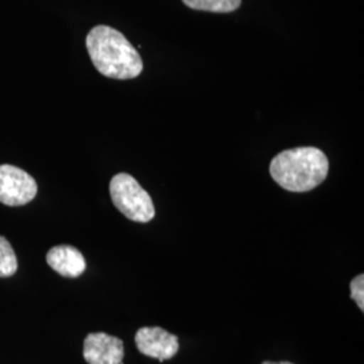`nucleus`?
I'll return each instance as SVG.
<instances>
[{"label":"nucleus","mask_w":364,"mask_h":364,"mask_svg":"<svg viewBox=\"0 0 364 364\" xmlns=\"http://www.w3.org/2000/svg\"><path fill=\"white\" fill-rule=\"evenodd\" d=\"M85 45L93 65L105 77L130 80L138 77L144 70L141 54L129 39L112 27H93Z\"/></svg>","instance_id":"1"},{"label":"nucleus","mask_w":364,"mask_h":364,"mask_svg":"<svg viewBox=\"0 0 364 364\" xmlns=\"http://www.w3.org/2000/svg\"><path fill=\"white\" fill-rule=\"evenodd\" d=\"M329 161L317 147L289 149L275 156L270 176L281 188L294 193L311 192L326 181Z\"/></svg>","instance_id":"2"},{"label":"nucleus","mask_w":364,"mask_h":364,"mask_svg":"<svg viewBox=\"0 0 364 364\" xmlns=\"http://www.w3.org/2000/svg\"><path fill=\"white\" fill-rule=\"evenodd\" d=\"M109 195L114 205L127 219L136 223H149L156 216L154 203L132 176L119 173L109 182Z\"/></svg>","instance_id":"3"},{"label":"nucleus","mask_w":364,"mask_h":364,"mask_svg":"<svg viewBox=\"0 0 364 364\" xmlns=\"http://www.w3.org/2000/svg\"><path fill=\"white\" fill-rule=\"evenodd\" d=\"M37 182L21 168L0 165V203L19 207L30 203L37 196Z\"/></svg>","instance_id":"4"},{"label":"nucleus","mask_w":364,"mask_h":364,"mask_svg":"<svg viewBox=\"0 0 364 364\" xmlns=\"http://www.w3.org/2000/svg\"><path fill=\"white\" fill-rule=\"evenodd\" d=\"M135 344L141 353L165 362L178 352V338L159 326H144L135 335Z\"/></svg>","instance_id":"5"},{"label":"nucleus","mask_w":364,"mask_h":364,"mask_svg":"<svg viewBox=\"0 0 364 364\" xmlns=\"http://www.w3.org/2000/svg\"><path fill=\"white\" fill-rule=\"evenodd\" d=\"M124 346L120 338L105 332L90 333L84 341V359L88 364H123Z\"/></svg>","instance_id":"6"},{"label":"nucleus","mask_w":364,"mask_h":364,"mask_svg":"<svg viewBox=\"0 0 364 364\" xmlns=\"http://www.w3.org/2000/svg\"><path fill=\"white\" fill-rule=\"evenodd\" d=\"M46 262L55 273L66 278H77L87 269V262L84 255L73 246H55L50 248Z\"/></svg>","instance_id":"7"},{"label":"nucleus","mask_w":364,"mask_h":364,"mask_svg":"<svg viewBox=\"0 0 364 364\" xmlns=\"http://www.w3.org/2000/svg\"><path fill=\"white\" fill-rule=\"evenodd\" d=\"M189 9L208 13H232L242 4V0H182Z\"/></svg>","instance_id":"8"},{"label":"nucleus","mask_w":364,"mask_h":364,"mask_svg":"<svg viewBox=\"0 0 364 364\" xmlns=\"http://www.w3.org/2000/svg\"><path fill=\"white\" fill-rule=\"evenodd\" d=\"M18 260L11 245L3 236H0V278H7L16 273Z\"/></svg>","instance_id":"9"},{"label":"nucleus","mask_w":364,"mask_h":364,"mask_svg":"<svg viewBox=\"0 0 364 364\" xmlns=\"http://www.w3.org/2000/svg\"><path fill=\"white\" fill-rule=\"evenodd\" d=\"M351 299L356 302L359 309H364V275L359 274L351 281Z\"/></svg>","instance_id":"10"},{"label":"nucleus","mask_w":364,"mask_h":364,"mask_svg":"<svg viewBox=\"0 0 364 364\" xmlns=\"http://www.w3.org/2000/svg\"><path fill=\"white\" fill-rule=\"evenodd\" d=\"M262 364H293L290 363V362H279V363H277V362H263Z\"/></svg>","instance_id":"11"}]
</instances>
